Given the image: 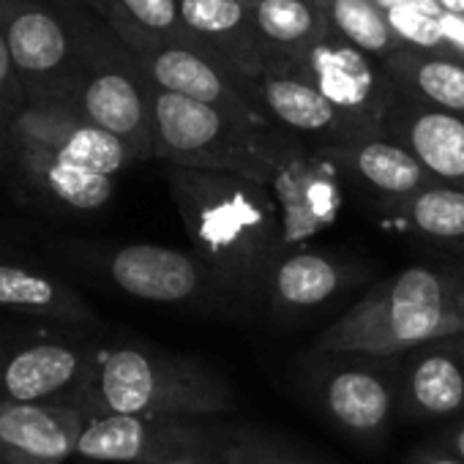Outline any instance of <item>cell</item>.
I'll return each mask as SVG.
<instances>
[{
  "label": "cell",
  "instance_id": "5b68a950",
  "mask_svg": "<svg viewBox=\"0 0 464 464\" xmlns=\"http://www.w3.org/2000/svg\"><path fill=\"white\" fill-rule=\"evenodd\" d=\"M339 178L342 169L323 148L274 126L268 142V175L263 186L279 210L285 255L309 249L312 238L336 224L342 210Z\"/></svg>",
  "mask_w": 464,
  "mask_h": 464
},
{
  "label": "cell",
  "instance_id": "e0dca14e",
  "mask_svg": "<svg viewBox=\"0 0 464 464\" xmlns=\"http://www.w3.org/2000/svg\"><path fill=\"white\" fill-rule=\"evenodd\" d=\"M399 412L407 420L464 415V355L459 336L431 342L399 358Z\"/></svg>",
  "mask_w": 464,
  "mask_h": 464
},
{
  "label": "cell",
  "instance_id": "ac0fdd59",
  "mask_svg": "<svg viewBox=\"0 0 464 464\" xmlns=\"http://www.w3.org/2000/svg\"><path fill=\"white\" fill-rule=\"evenodd\" d=\"M178 6L183 25L246 93V85L266 72L271 55V47L255 28L249 6L229 0H178Z\"/></svg>",
  "mask_w": 464,
  "mask_h": 464
},
{
  "label": "cell",
  "instance_id": "5bb4252c",
  "mask_svg": "<svg viewBox=\"0 0 464 464\" xmlns=\"http://www.w3.org/2000/svg\"><path fill=\"white\" fill-rule=\"evenodd\" d=\"M246 96L274 126L306 140L314 148H342L369 137H382L344 115L317 88L290 74L266 72L246 85Z\"/></svg>",
  "mask_w": 464,
  "mask_h": 464
},
{
  "label": "cell",
  "instance_id": "1f68e13d",
  "mask_svg": "<svg viewBox=\"0 0 464 464\" xmlns=\"http://www.w3.org/2000/svg\"><path fill=\"white\" fill-rule=\"evenodd\" d=\"M25 107H28V91H25L23 77L12 61L6 36L0 31V110L14 121Z\"/></svg>",
  "mask_w": 464,
  "mask_h": 464
},
{
  "label": "cell",
  "instance_id": "44dd1931",
  "mask_svg": "<svg viewBox=\"0 0 464 464\" xmlns=\"http://www.w3.org/2000/svg\"><path fill=\"white\" fill-rule=\"evenodd\" d=\"M353 279L355 268L347 263L314 249H295L276 263L266 298L279 314H304L334 301Z\"/></svg>",
  "mask_w": 464,
  "mask_h": 464
},
{
  "label": "cell",
  "instance_id": "7402d4cb",
  "mask_svg": "<svg viewBox=\"0 0 464 464\" xmlns=\"http://www.w3.org/2000/svg\"><path fill=\"white\" fill-rule=\"evenodd\" d=\"M23 175L42 188L55 202L74 208V210H99L115 194V180L110 175L91 172L77 167L50 150L31 148V145H9Z\"/></svg>",
  "mask_w": 464,
  "mask_h": 464
},
{
  "label": "cell",
  "instance_id": "f546056e",
  "mask_svg": "<svg viewBox=\"0 0 464 464\" xmlns=\"http://www.w3.org/2000/svg\"><path fill=\"white\" fill-rule=\"evenodd\" d=\"M115 4L145 31L164 36L169 42L178 44H188V47H202L208 50L180 20V6L178 0H115ZM210 53V50H208Z\"/></svg>",
  "mask_w": 464,
  "mask_h": 464
},
{
  "label": "cell",
  "instance_id": "8d00e7d4",
  "mask_svg": "<svg viewBox=\"0 0 464 464\" xmlns=\"http://www.w3.org/2000/svg\"><path fill=\"white\" fill-rule=\"evenodd\" d=\"M82 4H85L88 9H93V14H96V17H102L104 23H107V20H110V14L118 9L115 0H82Z\"/></svg>",
  "mask_w": 464,
  "mask_h": 464
},
{
  "label": "cell",
  "instance_id": "83f0119b",
  "mask_svg": "<svg viewBox=\"0 0 464 464\" xmlns=\"http://www.w3.org/2000/svg\"><path fill=\"white\" fill-rule=\"evenodd\" d=\"M314 4L342 39L377 58L380 63H388L396 53L404 50L391 34L385 14L372 0H314Z\"/></svg>",
  "mask_w": 464,
  "mask_h": 464
},
{
  "label": "cell",
  "instance_id": "7c38bea8",
  "mask_svg": "<svg viewBox=\"0 0 464 464\" xmlns=\"http://www.w3.org/2000/svg\"><path fill=\"white\" fill-rule=\"evenodd\" d=\"M9 145L42 148L110 178L137 161L118 137L91 123L69 102H28V107L12 121Z\"/></svg>",
  "mask_w": 464,
  "mask_h": 464
},
{
  "label": "cell",
  "instance_id": "836d02e7",
  "mask_svg": "<svg viewBox=\"0 0 464 464\" xmlns=\"http://www.w3.org/2000/svg\"><path fill=\"white\" fill-rule=\"evenodd\" d=\"M404 464H464L459 456H453V453H448L442 445H437V442H431V445H420V448H415L410 456H407V461Z\"/></svg>",
  "mask_w": 464,
  "mask_h": 464
},
{
  "label": "cell",
  "instance_id": "d6a6232c",
  "mask_svg": "<svg viewBox=\"0 0 464 464\" xmlns=\"http://www.w3.org/2000/svg\"><path fill=\"white\" fill-rule=\"evenodd\" d=\"M440 31H442L445 53L459 58V61H464V17L442 12L440 14Z\"/></svg>",
  "mask_w": 464,
  "mask_h": 464
},
{
  "label": "cell",
  "instance_id": "d590c367",
  "mask_svg": "<svg viewBox=\"0 0 464 464\" xmlns=\"http://www.w3.org/2000/svg\"><path fill=\"white\" fill-rule=\"evenodd\" d=\"M156 464H221L216 456H202V453H180V456H169L161 459Z\"/></svg>",
  "mask_w": 464,
  "mask_h": 464
},
{
  "label": "cell",
  "instance_id": "b9f144b4",
  "mask_svg": "<svg viewBox=\"0 0 464 464\" xmlns=\"http://www.w3.org/2000/svg\"><path fill=\"white\" fill-rule=\"evenodd\" d=\"M459 347H461V355H464V334H459Z\"/></svg>",
  "mask_w": 464,
  "mask_h": 464
},
{
  "label": "cell",
  "instance_id": "74e56055",
  "mask_svg": "<svg viewBox=\"0 0 464 464\" xmlns=\"http://www.w3.org/2000/svg\"><path fill=\"white\" fill-rule=\"evenodd\" d=\"M437 6L442 12H450V14H461L464 17V0H437Z\"/></svg>",
  "mask_w": 464,
  "mask_h": 464
},
{
  "label": "cell",
  "instance_id": "4dcf8cb0",
  "mask_svg": "<svg viewBox=\"0 0 464 464\" xmlns=\"http://www.w3.org/2000/svg\"><path fill=\"white\" fill-rule=\"evenodd\" d=\"M221 464H312L304 459H295L285 453L282 448L252 437V434H238V437H227L218 453Z\"/></svg>",
  "mask_w": 464,
  "mask_h": 464
},
{
  "label": "cell",
  "instance_id": "30bf717a",
  "mask_svg": "<svg viewBox=\"0 0 464 464\" xmlns=\"http://www.w3.org/2000/svg\"><path fill=\"white\" fill-rule=\"evenodd\" d=\"M227 434L202 420L140 418V415H91L82 429L77 456L112 464H156L180 453H221Z\"/></svg>",
  "mask_w": 464,
  "mask_h": 464
},
{
  "label": "cell",
  "instance_id": "9a60e30c",
  "mask_svg": "<svg viewBox=\"0 0 464 464\" xmlns=\"http://www.w3.org/2000/svg\"><path fill=\"white\" fill-rule=\"evenodd\" d=\"M93 369V353L42 342L0 358V404H77Z\"/></svg>",
  "mask_w": 464,
  "mask_h": 464
},
{
  "label": "cell",
  "instance_id": "8992f818",
  "mask_svg": "<svg viewBox=\"0 0 464 464\" xmlns=\"http://www.w3.org/2000/svg\"><path fill=\"white\" fill-rule=\"evenodd\" d=\"M266 72H279L309 82L344 115L355 118L382 137L385 118L401 96L388 69L377 58L342 39L334 28L304 50H271Z\"/></svg>",
  "mask_w": 464,
  "mask_h": 464
},
{
  "label": "cell",
  "instance_id": "e575fe53",
  "mask_svg": "<svg viewBox=\"0 0 464 464\" xmlns=\"http://www.w3.org/2000/svg\"><path fill=\"white\" fill-rule=\"evenodd\" d=\"M437 445H442L448 453L459 456L464 461V415L456 418L440 437H437Z\"/></svg>",
  "mask_w": 464,
  "mask_h": 464
},
{
  "label": "cell",
  "instance_id": "484cf974",
  "mask_svg": "<svg viewBox=\"0 0 464 464\" xmlns=\"http://www.w3.org/2000/svg\"><path fill=\"white\" fill-rule=\"evenodd\" d=\"M0 309L39 314L63 323L93 320L85 301L63 282L25 266L0 263Z\"/></svg>",
  "mask_w": 464,
  "mask_h": 464
},
{
  "label": "cell",
  "instance_id": "f1b7e54d",
  "mask_svg": "<svg viewBox=\"0 0 464 464\" xmlns=\"http://www.w3.org/2000/svg\"><path fill=\"white\" fill-rule=\"evenodd\" d=\"M385 23L391 28V34L396 36V42L407 50H418V53H445V42H442V31H440V14L442 12H431V9H420V6H396L382 12Z\"/></svg>",
  "mask_w": 464,
  "mask_h": 464
},
{
  "label": "cell",
  "instance_id": "d6986e66",
  "mask_svg": "<svg viewBox=\"0 0 464 464\" xmlns=\"http://www.w3.org/2000/svg\"><path fill=\"white\" fill-rule=\"evenodd\" d=\"M385 137L407 148L437 183L464 188V118L401 93L385 118Z\"/></svg>",
  "mask_w": 464,
  "mask_h": 464
},
{
  "label": "cell",
  "instance_id": "52a82bcc",
  "mask_svg": "<svg viewBox=\"0 0 464 464\" xmlns=\"http://www.w3.org/2000/svg\"><path fill=\"white\" fill-rule=\"evenodd\" d=\"M107 25L131 50V55L137 58L140 69L145 72L153 88L216 107L244 123L274 126L208 50L156 36L142 25H137L121 6L110 14Z\"/></svg>",
  "mask_w": 464,
  "mask_h": 464
},
{
  "label": "cell",
  "instance_id": "4316f807",
  "mask_svg": "<svg viewBox=\"0 0 464 464\" xmlns=\"http://www.w3.org/2000/svg\"><path fill=\"white\" fill-rule=\"evenodd\" d=\"M249 14L263 42L279 53L304 50L331 31L314 0H255Z\"/></svg>",
  "mask_w": 464,
  "mask_h": 464
},
{
  "label": "cell",
  "instance_id": "7bdbcfd3",
  "mask_svg": "<svg viewBox=\"0 0 464 464\" xmlns=\"http://www.w3.org/2000/svg\"><path fill=\"white\" fill-rule=\"evenodd\" d=\"M42 4H44V0H42Z\"/></svg>",
  "mask_w": 464,
  "mask_h": 464
},
{
  "label": "cell",
  "instance_id": "ab89813d",
  "mask_svg": "<svg viewBox=\"0 0 464 464\" xmlns=\"http://www.w3.org/2000/svg\"><path fill=\"white\" fill-rule=\"evenodd\" d=\"M229 4H241V6H252L255 0H229Z\"/></svg>",
  "mask_w": 464,
  "mask_h": 464
},
{
  "label": "cell",
  "instance_id": "2e32d148",
  "mask_svg": "<svg viewBox=\"0 0 464 464\" xmlns=\"http://www.w3.org/2000/svg\"><path fill=\"white\" fill-rule=\"evenodd\" d=\"M88 420L77 404H0V464H63Z\"/></svg>",
  "mask_w": 464,
  "mask_h": 464
},
{
  "label": "cell",
  "instance_id": "603a6c76",
  "mask_svg": "<svg viewBox=\"0 0 464 464\" xmlns=\"http://www.w3.org/2000/svg\"><path fill=\"white\" fill-rule=\"evenodd\" d=\"M431 306H461L459 274L412 266L374 285L358 304H353V309L344 312V317L366 320L391 312L431 309Z\"/></svg>",
  "mask_w": 464,
  "mask_h": 464
},
{
  "label": "cell",
  "instance_id": "ba28073f",
  "mask_svg": "<svg viewBox=\"0 0 464 464\" xmlns=\"http://www.w3.org/2000/svg\"><path fill=\"white\" fill-rule=\"evenodd\" d=\"M314 372V396L323 412L353 440L380 445L399 412V358L328 353Z\"/></svg>",
  "mask_w": 464,
  "mask_h": 464
},
{
  "label": "cell",
  "instance_id": "6da1fadb",
  "mask_svg": "<svg viewBox=\"0 0 464 464\" xmlns=\"http://www.w3.org/2000/svg\"><path fill=\"white\" fill-rule=\"evenodd\" d=\"M167 186L191 241L216 290L229 304H257L282 260V224L276 202L257 180L169 167Z\"/></svg>",
  "mask_w": 464,
  "mask_h": 464
},
{
  "label": "cell",
  "instance_id": "ffe728a7",
  "mask_svg": "<svg viewBox=\"0 0 464 464\" xmlns=\"http://www.w3.org/2000/svg\"><path fill=\"white\" fill-rule=\"evenodd\" d=\"M323 150L334 159L342 175L355 178L366 191L382 199L385 208L399 205L437 183L407 148L388 137H369L353 145Z\"/></svg>",
  "mask_w": 464,
  "mask_h": 464
},
{
  "label": "cell",
  "instance_id": "f35d334b",
  "mask_svg": "<svg viewBox=\"0 0 464 464\" xmlns=\"http://www.w3.org/2000/svg\"><path fill=\"white\" fill-rule=\"evenodd\" d=\"M9 129H12V118L0 110V145H9Z\"/></svg>",
  "mask_w": 464,
  "mask_h": 464
},
{
  "label": "cell",
  "instance_id": "8fae6325",
  "mask_svg": "<svg viewBox=\"0 0 464 464\" xmlns=\"http://www.w3.org/2000/svg\"><path fill=\"white\" fill-rule=\"evenodd\" d=\"M110 282L140 301L167 306H202L227 301L191 252L159 244H129L104 257Z\"/></svg>",
  "mask_w": 464,
  "mask_h": 464
},
{
  "label": "cell",
  "instance_id": "277c9868",
  "mask_svg": "<svg viewBox=\"0 0 464 464\" xmlns=\"http://www.w3.org/2000/svg\"><path fill=\"white\" fill-rule=\"evenodd\" d=\"M274 126H255L227 112L153 88V159L169 167L241 175L266 183Z\"/></svg>",
  "mask_w": 464,
  "mask_h": 464
},
{
  "label": "cell",
  "instance_id": "3957f363",
  "mask_svg": "<svg viewBox=\"0 0 464 464\" xmlns=\"http://www.w3.org/2000/svg\"><path fill=\"white\" fill-rule=\"evenodd\" d=\"M66 20L80 58V74L66 102L118 137L137 161L153 159V85L137 58L102 17L66 12Z\"/></svg>",
  "mask_w": 464,
  "mask_h": 464
},
{
  "label": "cell",
  "instance_id": "cb8c5ba5",
  "mask_svg": "<svg viewBox=\"0 0 464 464\" xmlns=\"http://www.w3.org/2000/svg\"><path fill=\"white\" fill-rule=\"evenodd\" d=\"M382 66L410 99L464 118V61L404 47Z\"/></svg>",
  "mask_w": 464,
  "mask_h": 464
},
{
  "label": "cell",
  "instance_id": "7a4b0ae2",
  "mask_svg": "<svg viewBox=\"0 0 464 464\" xmlns=\"http://www.w3.org/2000/svg\"><path fill=\"white\" fill-rule=\"evenodd\" d=\"M82 407L91 415L205 420L232 412L238 396L224 374L197 358L123 344L93 353Z\"/></svg>",
  "mask_w": 464,
  "mask_h": 464
},
{
  "label": "cell",
  "instance_id": "4fadbf2b",
  "mask_svg": "<svg viewBox=\"0 0 464 464\" xmlns=\"http://www.w3.org/2000/svg\"><path fill=\"white\" fill-rule=\"evenodd\" d=\"M464 334L461 306L404 309L366 320L339 317L314 342L317 353H361L374 358H401L431 342Z\"/></svg>",
  "mask_w": 464,
  "mask_h": 464
},
{
  "label": "cell",
  "instance_id": "60d3db41",
  "mask_svg": "<svg viewBox=\"0 0 464 464\" xmlns=\"http://www.w3.org/2000/svg\"><path fill=\"white\" fill-rule=\"evenodd\" d=\"M459 282H461V304H464V271L459 274Z\"/></svg>",
  "mask_w": 464,
  "mask_h": 464
},
{
  "label": "cell",
  "instance_id": "9c48e42d",
  "mask_svg": "<svg viewBox=\"0 0 464 464\" xmlns=\"http://www.w3.org/2000/svg\"><path fill=\"white\" fill-rule=\"evenodd\" d=\"M0 31L28 102H66L80 74L66 12H55L42 0H0Z\"/></svg>",
  "mask_w": 464,
  "mask_h": 464
},
{
  "label": "cell",
  "instance_id": "d4e9b609",
  "mask_svg": "<svg viewBox=\"0 0 464 464\" xmlns=\"http://www.w3.org/2000/svg\"><path fill=\"white\" fill-rule=\"evenodd\" d=\"M385 216L434 246L464 257V188L434 183L420 194L385 208Z\"/></svg>",
  "mask_w": 464,
  "mask_h": 464
}]
</instances>
